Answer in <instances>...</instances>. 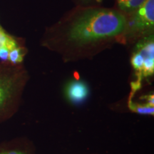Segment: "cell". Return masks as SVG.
Returning a JSON list of instances; mask_svg holds the SVG:
<instances>
[{"label": "cell", "instance_id": "1", "mask_svg": "<svg viewBox=\"0 0 154 154\" xmlns=\"http://www.w3.org/2000/svg\"><path fill=\"white\" fill-rule=\"evenodd\" d=\"M126 18L110 9H91L84 11L73 22L68 39L76 45H86L116 37L126 32Z\"/></svg>", "mask_w": 154, "mask_h": 154}, {"label": "cell", "instance_id": "2", "mask_svg": "<svg viewBox=\"0 0 154 154\" xmlns=\"http://www.w3.org/2000/svg\"><path fill=\"white\" fill-rule=\"evenodd\" d=\"M131 63L137 75L135 84L140 86V81L154 72V40L149 35L142 38L136 45L131 58Z\"/></svg>", "mask_w": 154, "mask_h": 154}, {"label": "cell", "instance_id": "3", "mask_svg": "<svg viewBox=\"0 0 154 154\" xmlns=\"http://www.w3.org/2000/svg\"><path fill=\"white\" fill-rule=\"evenodd\" d=\"M154 24V0H144L135 11L129 24V34L140 35L151 32Z\"/></svg>", "mask_w": 154, "mask_h": 154}, {"label": "cell", "instance_id": "4", "mask_svg": "<svg viewBox=\"0 0 154 154\" xmlns=\"http://www.w3.org/2000/svg\"><path fill=\"white\" fill-rule=\"evenodd\" d=\"M88 94V86L82 82H71L66 88V97L72 103H82L87 98Z\"/></svg>", "mask_w": 154, "mask_h": 154}, {"label": "cell", "instance_id": "5", "mask_svg": "<svg viewBox=\"0 0 154 154\" xmlns=\"http://www.w3.org/2000/svg\"><path fill=\"white\" fill-rule=\"evenodd\" d=\"M14 79L0 72V109L10 97L14 89Z\"/></svg>", "mask_w": 154, "mask_h": 154}, {"label": "cell", "instance_id": "6", "mask_svg": "<svg viewBox=\"0 0 154 154\" xmlns=\"http://www.w3.org/2000/svg\"><path fill=\"white\" fill-rule=\"evenodd\" d=\"M144 0H118L120 8L126 12H132L137 9Z\"/></svg>", "mask_w": 154, "mask_h": 154}, {"label": "cell", "instance_id": "7", "mask_svg": "<svg viewBox=\"0 0 154 154\" xmlns=\"http://www.w3.org/2000/svg\"><path fill=\"white\" fill-rule=\"evenodd\" d=\"M5 47L11 51L17 47V42L12 37L7 35L0 29V48Z\"/></svg>", "mask_w": 154, "mask_h": 154}, {"label": "cell", "instance_id": "8", "mask_svg": "<svg viewBox=\"0 0 154 154\" xmlns=\"http://www.w3.org/2000/svg\"><path fill=\"white\" fill-rule=\"evenodd\" d=\"M129 107L131 110L139 113L144 114H153L154 108L153 106L150 104H136L132 101H129Z\"/></svg>", "mask_w": 154, "mask_h": 154}, {"label": "cell", "instance_id": "9", "mask_svg": "<svg viewBox=\"0 0 154 154\" xmlns=\"http://www.w3.org/2000/svg\"><path fill=\"white\" fill-rule=\"evenodd\" d=\"M25 54V50L23 48L16 47L10 51L8 60L12 63L22 62Z\"/></svg>", "mask_w": 154, "mask_h": 154}, {"label": "cell", "instance_id": "10", "mask_svg": "<svg viewBox=\"0 0 154 154\" xmlns=\"http://www.w3.org/2000/svg\"><path fill=\"white\" fill-rule=\"evenodd\" d=\"M9 52H10V50H9L7 48H0V59L3 61L8 60Z\"/></svg>", "mask_w": 154, "mask_h": 154}, {"label": "cell", "instance_id": "11", "mask_svg": "<svg viewBox=\"0 0 154 154\" xmlns=\"http://www.w3.org/2000/svg\"><path fill=\"white\" fill-rule=\"evenodd\" d=\"M5 154H23V153H21V152H19V151H10V152H9V153H7Z\"/></svg>", "mask_w": 154, "mask_h": 154}, {"label": "cell", "instance_id": "12", "mask_svg": "<svg viewBox=\"0 0 154 154\" xmlns=\"http://www.w3.org/2000/svg\"><path fill=\"white\" fill-rule=\"evenodd\" d=\"M98 1H101V0H98Z\"/></svg>", "mask_w": 154, "mask_h": 154}]
</instances>
